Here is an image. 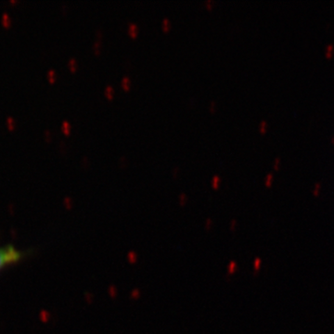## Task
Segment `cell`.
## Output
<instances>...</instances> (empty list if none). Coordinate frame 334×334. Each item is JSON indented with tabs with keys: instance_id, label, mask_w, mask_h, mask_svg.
I'll use <instances>...</instances> for the list:
<instances>
[{
	"instance_id": "cell-12",
	"label": "cell",
	"mask_w": 334,
	"mask_h": 334,
	"mask_svg": "<svg viewBox=\"0 0 334 334\" xmlns=\"http://www.w3.org/2000/svg\"><path fill=\"white\" fill-rule=\"evenodd\" d=\"M68 65H69V67L72 68V70H73V69H75V68L77 67L76 61H75V60H73V58H72V60H70V61L68 62Z\"/></svg>"
},
{
	"instance_id": "cell-22",
	"label": "cell",
	"mask_w": 334,
	"mask_h": 334,
	"mask_svg": "<svg viewBox=\"0 0 334 334\" xmlns=\"http://www.w3.org/2000/svg\"><path fill=\"white\" fill-rule=\"evenodd\" d=\"M278 164H279V158H277L276 160H275V164H274L275 169H278Z\"/></svg>"
},
{
	"instance_id": "cell-24",
	"label": "cell",
	"mask_w": 334,
	"mask_h": 334,
	"mask_svg": "<svg viewBox=\"0 0 334 334\" xmlns=\"http://www.w3.org/2000/svg\"><path fill=\"white\" fill-rule=\"evenodd\" d=\"M271 180H272V175H269L267 176V184L269 185L270 182H271Z\"/></svg>"
},
{
	"instance_id": "cell-19",
	"label": "cell",
	"mask_w": 334,
	"mask_h": 334,
	"mask_svg": "<svg viewBox=\"0 0 334 334\" xmlns=\"http://www.w3.org/2000/svg\"><path fill=\"white\" fill-rule=\"evenodd\" d=\"M96 35H97V39H100V40H101V39H102V35H103L101 30H97V31H96Z\"/></svg>"
},
{
	"instance_id": "cell-10",
	"label": "cell",
	"mask_w": 334,
	"mask_h": 334,
	"mask_svg": "<svg viewBox=\"0 0 334 334\" xmlns=\"http://www.w3.org/2000/svg\"><path fill=\"white\" fill-rule=\"evenodd\" d=\"M333 49H334V47H333L332 45H328V46L326 47V55H327L328 57H330V56L331 55V53H332Z\"/></svg>"
},
{
	"instance_id": "cell-13",
	"label": "cell",
	"mask_w": 334,
	"mask_h": 334,
	"mask_svg": "<svg viewBox=\"0 0 334 334\" xmlns=\"http://www.w3.org/2000/svg\"><path fill=\"white\" fill-rule=\"evenodd\" d=\"M100 47H101V46H100V42H96L94 45H93V49L95 50L96 53H99L100 51Z\"/></svg>"
},
{
	"instance_id": "cell-14",
	"label": "cell",
	"mask_w": 334,
	"mask_h": 334,
	"mask_svg": "<svg viewBox=\"0 0 334 334\" xmlns=\"http://www.w3.org/2000/svg\"><path fill=\"white\" fill-rule=\"evenodd\" d=\"M163 26H164V28H165V29H168V28L170 27V22H169V19H164V22H163Z\"/></svg>"
},
{
	"instance_id": "cell-15",
	"label": "cell",
	"mask_w": 334,
	"mask_h": 334,
	"mask_svg": "<svg viewBox=\"0 0 334 334\" xmlns=\"http://www.w3.org/2000/svg\"><path fill=\"white\" fill-rule=\"evenodd\" d=\"M180 174V169L179 168H175L174 171H173V176L175 178H177L178 175Z\"/></svg>"
},
{
	"instance_id": "cell-7",
	"label": "cell",
	"mask_w": 334,
	"mask_h": 334,
	"mask_svg": "<svg viewBox=\"0 0 334 334\" xmlns=\"http://www.w3.org/2000/svg\"><path fill=\"white\" fill-rule=\"evenodd\" d=\"M61 128H62L63 131L65 132V133H69V132H70V129H71V125H70V124H69L67 121H65V122H62Z\"/></svg>"
},
{
	"instance_id": "cell-3",
	"label": "cell",
	"mask_w": 334,
	"mask_h": 334,
	"mask_svg": "<svg viewBox=\"0 0 334 334\" xmlns=\"http://www.w3.org/2000/svg\"><path fill=\"white\" fill-rule=\"evenodd\" d=\"M128 31H129V33L132 34V35H136V34L137 33V32H138V28H137V26L136 25V24L130 23L129 26H128Z\"/></svg>"
},
{
	"instance_id": "cell-5",
	"label": "cell",
	"mask_w": 334,
	"mask_h": 334,
	"mask_svg": "<svg viewBox=\"0 0 334 334\" xmlns=\"http://www.w3.org/2000/svg\"><path fill=\"white\" fill-rule=\"evenodd\" d=\"M196 104H197V99L194 97H191L188 100V106L189 108H195Z\"/></svg>"
},
{
	"instance_id": "cell-27",
	"label": "cell",
	"mask_w": 334,
	"mask_h": 334,
	"mask_svg": "<svg viewBox=\"0 0 334 334\" xmlns=\"http://www.w3.org/2000/svg\"><path fill=\"white\" fill-rule=\"evenodd\" d=\"M331 139H332V142H334V137H332V138H331Z\"/></svg>"
},
{
	"instance_id": "cell-21",
	"label": "cell",
	"mask_w": 334,
	"mask_h": 334,
	"mask_svg": "<svg viewBox=\"0 0 334 334\" xmlns=\"http://www.w3.org/2000/svg\"><path fill=\"white\" fill-rule=\"evenodd\" d=\"M237 29H239L238 24H237V25H236L235 27H233L232 25H230V30H229V32H237V31H238Z\"/></svg>"
},
{
	"instance_id": "cell-17",
	"label": "cell",
	"mask_w": 334,
	"mask_h": 334,
	"mask_svg": "<svg viewBox=\"0 0 334 334\" xmlns=\"http://www.w3.org/2000/svg\"><path fill=\"white\" fill-rule=\"evenodd\" d=\"M45 136H46V139L47 141H49L51 139V133L49 130H46L45 131Z\"/></svg>"
},
{
	"instance_id": "cell-9",
	"label": "cell",
	"mask_w": 334,
	"mask_h": 334,
	"mask_svg": "<svg viewBox=\"0 0 334 334\" xmlns=\"http://www.w3.org/2000/svg\"><path fill=\"white\" fill-rule=\"evenodd\" d=\"M105 95L108 97H111L113 96V89H112L111 87H107L106 90H105Z\"/></svg>"
},
{
	"instance_id": "cell-18",
	"label": "cell",
	"mask_w": 334,
	"mask_h": 334,
	"mask_svg": "<svg viewBox=\"0 0 334 334\" xmlns=\"http://www.w3.org/2000/svg\"><path fill=\"white\" fill-rule=\"evenodd\" d=\"M210 111H212V112H214V111H216V103H215V102H212V103H211Z\"/></svg>"
},
{
	"instance_id": "cell-11",
	"label": "cell",
	"mask_w": 334,
	"mask_h": 334,
	"mask_svg": "<svg viewBox=\"0 0 334 334\" xmlns=\"http://www.w3.org/2000/svg\"><path fill=\"white\" fill-rule=\"evenodd\" d=\"M47 76H48V78H49V79H50V81H54V80H55V76H56L55 71H54V70H50L49 72H47Z\"/></svg>"
},
{
	"instance_id": "cell-20",
	"label": "cell",
	"mask_w": 334,
	"mask_h": 334,
	"mask_svg": "<svg viewBox=\"0 0 334 334\" xmlns=\"http://www.w3.org/2000/svg\"><path fill=\"white\" fill-rule=\"evenodd\" d=\"M7 122H8V126H9V127H13V125H14V122H13L12 118L8 117V120H7Z\"/></svg>"
},
{
	"instance_id": "cell-1",
	"label": "cell",
	"mask_w": 334,
	"mask_h": 334,
	"mask_svg": "<svg viewBox=\"0 0 334 334\" xmlns=\"http://www.w3.org/2000/svg\"><path fill=\"white\" fill-rule=\"evenodd\" d=\"M22 257V253L12 245L0 246V271L13 264L19 262Z\"/></svg>"
},
{
	"instance_id": "cell-6",
	"label": "cell",
	"mask_w": 334,
	"mask_h": 334,
	"mask_svg": "<svg viewBox=\"0 0 334 334\" xmlns=\"http://www.w3.org/2000/svg\"><path fill=\"white\" fill-rule=\"evenodd\" d=\"M121 85L125 89H128V88L130 87V80L128 79V78H124L121 82Z\"/></svg>"
},
{
	"instance_id": "cell-2",
	"label": "cell",
	"mask_w": 334,
	"mask_h": 334,
	"mask_svg": "<svg viewBox=\"0 0 334 334\" xmlns=\"http://www.w3.org/2000/svg\"><path fill=\"white\" fill-rule=\"evenodd\" d=\"M128 164H129V161L126 157H121L119 161H118V165H119L121 169H125L126 167L128 166Z\"/></svg>"
},
{
	"instance_id": "cell-23",
	"label": "cell",
	"mask_w": 334,
	"mask_h": 334,
	"mask_svg": "<svg viewBox=\"0 0 334 334\" xmlns=\"http://www.w3.org/2000/svg\"><path fill=\"white\" fill-rule=\"evenodd\" d=\"M60 147L61 148V150H66V144H65V143H64V142H63V141H61V143H60Z\"/></svg>"
},
{
	"instance_id": "cell-25",
	"label": "cell",
	"mask_w": 334,
	"mask_h": 334,
	"mask_svg": "<svg viewBox=\"0 0 334 334\" xmlns=\"http://www.w3.org/2000/svg\"><path fill=\"white\" fill-rule=\"evenodd\" d=\"M206 4H207L208 6H212L214 4V1H212V0H206Z\"/></svg>"
},
{
	"instance_id": "cell-4",
	"label": "cell",
	"mask_w": 334,
	"mask_h": 334,
	"mask_svg": "<svg viewBox=\"0 0 334 334\" xmlns=\"http://www.w3.org/2000/svg\"><path fill=\"white\" fill-rule=\"evenodd\" d=\"M81 164L85 167V168H89L90 167V161L87 158L86 156H84L83 159L81 160Z\"/></svg>"
},
{
	"instance_id": "cell-16",
	"label": "cell",
	"mask_w": 334,
	"mask_h": 334,
	"mask_svg": "<svg viewBox=\"0 0 334 334\" xmlns=\"http://www.w3.org/2000/svg\"><path fill=\"white\" fill-rule=\"evenodd\" d=\"M267 124L266 122H262V124L260 125V130H261L262 132H264L266 131V129H267Z\"/></svg>"
},
{
	"instance_id": "cell-8",
	"label": "cell",
	"mask_w": 334,
	"mask_h": 334,
	"mask_svg": "<svg viewBox=\"0 0 334 334\" xmlns=\"http://www.w3.org/2000/svg\"><path fill=\"white\" fill-rule=\"evenodd\" d=\"M2 22L5 24V25H8L9 23H10V18L8 15L7 13H4L3 16H2Z\"/></svg>"
},
{
	"instance_id": "cell-26",
	"label": "cell",
	"mask_w": 334,
	"mask_h": 334,
	"mask_svg": "<svg viewBox=\"0 0 334 334\" xmlns=\"http://www.w3.org/2000/svg\"><path fill=\"white\" fill-rule=\"evenodd\" d=\"M218 178H215L214 180V186H217V184H218Z\"/></svg>"
}]
</instances>
